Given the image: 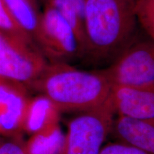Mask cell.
Masks as SVG:
<instances>
[{
	"label": "cell",
	"instance_id": "cell-1",
	"mask_svg": "<svg viewBox=\"0 0 154 154\" xmlns=\"http://www.w3.org/2000/svg\"><path fill=\"white\" fill-rule=\"evenodd\" d=\"M133 0H84V42L79 59L109 66L134 42Z\"/></svg>",
	"mask_w": 154,
	"mask_h": 154
},
{
	"label": "cell",
	"instance_id": "cell-2",
	"mask_svg": "<svg viewBox=\"0 0 154 154\" xmlns=\"http://www.w3.org/2000/svg\"><path fill=\"white\" fill-rule=\"evenodd\" d=\"M30 88L47 96L61 112H83L103 103L111 87L99 70H80L69 63H48Z\"/></svg>",
	"mask_w": 154,
	"mask_h": 154
},
{
	"label": "cell",
	"instance_id": "cell-3",
	"mask_svg": "<svg viewBox=\"0 0 154 154\" xmlns=\"http://www.w3.org/2000/svg\"><path fill=\"white\" fill-rule=\"evenodd\" d=\"M116 113L111 96L99 106L79 112L68 124L63 154H99Z\"/></svg>",
	"mask_w": 154,
	"mask_h": 154
},
{
	"label": "cell",
	"instance_id": "cell-4",
	"mask_svg": "<svg viewBox=\"0 0 154 154\" xmlns=\"http://www.w3.org/2000/svg\"><path fill=\"white\" fill-rule=\"evenodd\" d=\"M33 41L48 63L79 59L80 47L72 28L60 13L46 5L40 13Z\"/></svg>",
	"mask_w": 154,
	"mask_h": 154
},
{
	"label": "cell",
	"instance_id": "cell-5",
	"mask_svg": "<svg viewBox=\"0 0 154 154\" xmlns=\"http://www.w3.org/2000/svg\"><path fill=\"white\" fill-rule=\"evenodd\" d=\"M99 72L112 86L154 84V42H133L114 62Z\"/></svg>",
	"mask_w": 154,
	"mask_h": 154
},
{
	"label": "cell",
	"instance_id": "cell-6",
	"mask_svg": "<svg viewBox=\"0 0 154 154\" xmlns=\"http://www.w3.org/2000/svg\"><path fill=\"white\" fill-rule=\"evenodd\" d=\"M48 62L35 44L11 38L0 32V77L29 88Z\"/></svg>",
	"mask_w": 154,
	"mask_h": 154
},
{
	"label": "cell",
	"instance_id": "cell-7",
	"mask_svg": "<svg viewBox=\"0 0 154 154\" xmlns=\"http://www.w3.org/2000/svg\"><path fill=\"white\" fill-rule=\"evenodd\" d=\"M30 98L24 84L0 77V137H21Z\"/></svg>",
	"mask_w": 154,
	"mask_h": 154
},
{
	"label": "cell",
	"instance_id": "cell-8",
	"mask_svg": "<svg viewBox=\"0 0 154 154\" xmlns=\"http://www.w3.org/2000/svg\"><path fill=\"white\" fill-rule=\"evenodd\" d=\"M111 97L118 115L154 119V84L111 87Z\"/></svg>",
	"mask_w": 154,
	"mask_h": 154
},
{
	"label": "cell",
	"instance_id": "cell-9",
	"mask_svg": "<svg viewBox=\"0 0 154 154\" xmlns=\"http://www.w3.org/2000/svg\"><path fill=\"white\" fill-rule=\"evenodd\" d=\"M111 134L119 142L154 154V119H136L118 115Z\"/></svg>",
	"mask_w": 154,
	"mask_h": 154
},
{
	"label": "cell",
	"instance_id": "cell-10",
	"mask_svg": "<svg viewBox=\"0 0 154 154\" xmlns=\"http://www.w3.org/2000/svg\"><path fill=\"white\" fill-rule=\"evenodd\" d=\"M60 113L57 106L47 96L40 94L31 97L25 112L22 131L31 136L57 126Z\"/></svg>",
	"mask_w": 154,
	"mask_h": 154
},
{
	"label": "cell",
	"instance_id": "cell-11",
	"mask_svg": "<svg viewBox=\"0 0 154 154\" xmlns=\"http://www.w3.org/2000/svg\"><path fill=\"white\" fill-rule=\"evenodd\" d=\"M65 134L60 126L31 135L24 143L25 154H63Z\"/></svg>",
	"mask_w": 154,
	"mask_h": 154
},
{
	"label": "cell",
	"instance_id": "cell-12",
	"mask_svg": "<svg viewBox=\"0 0 154 154\" xmlns=\"http://www.w3.org/2000/svg\"><path fill=\"white\" fill-rule=\"evenodd\" d=\"M46 5L59 11L72 28L79 44L81 55L84 42V0H47Z\"/></svg>",
	"mask_w": 154,
	"mask_h": 154
},
{
	"label": "cell",
	"instance_id": "cell-13",
	"mask_svg": "<svg viewBox=\"0 0 154 154\" xmlns=\"http://www.w3.org/2000/svg\"><path fill=\"white\" fill-rule=\"evenodd\" d=\"M16 22L33 40L40 13L34 0H3Z\"/></svg>",
	"mask_w": 154,
	"mask_h": 154
},
{
	"label": "cell",
	"instance_id": "cell-14",
	"mask_svg": "<svg viewBox=\"0 0 154 154\" xmlns=\"http://www.w3.org/2000/svg\"><path fill=\"white\" fill-rule=\"evenodd\" d=\"M0 32L18 41L34 44L31 36L16 22L3 0H0Z\"/></svg>",
	"mask_w": 154,
	"mask_h": 154
},
{
	"label": "cell",
	"instance_id": "cell-15",
	"mask_svg": "<svg viewBox=\"0 0 154 154\" xmlns=\"http://www.w3.org/2000/svg\"><path fill=\"white\" fill-rule=\"evenodd\" d=\"M136 20L154 42V0H135Z\"/></svg>",
	"mask_w": 154,
	"mask_h": 154
},
{
	"label": "cell",
	"instance_id": "cell-16",
	"mask_svg": "<svg viewBox=\"0 0 154 154\" xmlns=\"http://www.w3.org/2000/svg\"><path fill=\"white\" fill-rule=\"evenodd\" d=\"M99 154H149L128 144L115 142L103 147Z\"/></svg>",
	"mask_w": 154,
	"mask_h": 154
},
{
	"label": "cell",
	"instance_id": "cell-17",
	"mask_svg": "<svg viewBox=\"0 0 154 154\" xmlns=\"http://www.w3.org/2000/svg\"><path fill=\"white\" fill-rule=\"evenodd\" d=\"M24 143L21 137L0 142V154H25Z\"/></svg>",
	"mask_w": 154,
	"mask_h": 154
},
{
	"label": "cell",
	"instance_id": "cell-18",
	"mask_svg": "<svg viewBox=\"0 0 154 154\" xmlns=\"http://www.w3.org/2000/svg\"><path fill=\"white\" fill-rule=\"evenodd\" d=\"M3 140L2 138V137H0V142H2Z\"/></svg>",
	"mask_w": 154,
	"mask_h": 154
},
{
	"label": "cell",
	"instance_id": "cell-19",
	"mask_svg": "<svg viewBox=\"0 0 154 154\" xmlns=\"http://www.w3.org/2000/svg\"><path fill=\"white\" fill-rule=\"evenodd\" d=\"M133 1H135V0H133Z\"/></svg>",
	"mask_w": 154,
	"mask_h": 154
},
{
	"label": "cell",
	"instance_id": "cell-20",
	"mask_svg": "<svg viewBox=\"0 0 154 154\" xmlns=\"http://www.w3.org/2000/svg\"><path fill=\"white\" fill-rule=\"evenodd\" d=\"M45 1H47V0H45Z\"/></svg>",
	"mask_w": 154,
	"mask_h": 154
}]
</instances>
